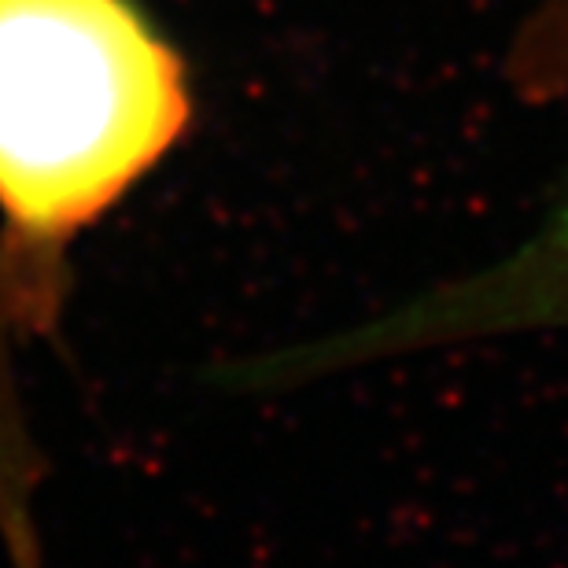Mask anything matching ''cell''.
Segmentation results:
<instances>
[{"mask_svg":"<svg viewBox=\"0 0 568 568\" xmlns=\"http://www.w3.org/2000/svg\"><path fill=\"white\" fill-rule=\"evenodd\" d=\"M189 126L185 60L133 0H0V233L19 252L67 263Z\"/></svg>","mask_w":568,"mask_h":568,"instance_id":"1","label":"cell"},{"mask_svg":"<svg viewBox=\"0 0 568 568\" xmlns=\"http://www.w3.org/2000/svg\"><path fill=\"white\" fill-rule=\"evenodd\" d=\"M539 328H568V189L547 219L498 263L443 281L366 325L233 362L230 384L241 392H281L381 358Z\"/></svg>","mask_w":568,"mask_h":568,"instance_id":"2","label":"cell"},{"mask_svg":"<svg viewBox=\"0 0 568 568\" xmlns=\"http://www.w3.org/2000/svg\"><path fill=\"white\" fill-rule=\"evenodd\" d=\"M63 300L67 263L33 258L0 233V542L11 568H49L38 528L44 465L27 425L16 355L22 339L60 325Z\"/></svg>","mask_w":568,"mask_h":568,"instance_id":"3","label":"cell"},{"mask_svg":"<svg viewBox=\"0 0 568 568\" xmlns=\"http://www.w3.org/2000/svg\"><path fill=\"white\" fill-rule=\"evenodd\" d=\"M517 82L531 97H554L568 85V0H542L514 49Z\"/></svg>","mask_w":568,"mask_h":568,"instance_id":"4","label":"cell"}]
</instances>
